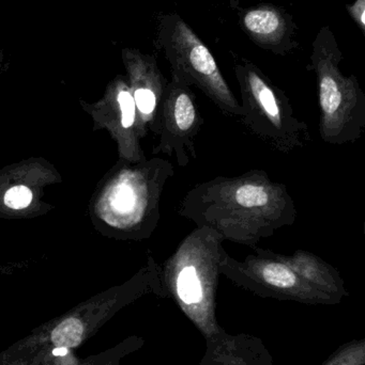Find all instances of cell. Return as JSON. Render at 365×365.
<instances>
[{"instance_id": "6da1fadb", "label": "cell", "mask_w": 365, "mask_h": 365, "mask_svg": "<svg viewBox=\"0 0 365 365\" xmlns=\"http://www.w3.org/2000/svg\"><path fill=\"white\" fill-rule=\"evenodd\" d=\"M178 215L196 227L214 230L223 240L254 248L297 220V206L286 185L264 170L216 177L188 191Z\"/></svg>"}, {"instance_id": "7a4b0ae2", "label": "cell", "mask_w": 365, "mask_h": 365, "mask_svg": "<svg viewBox=\"0 0 365 365\" xmlns=\"http://www.w3.org/2000/svg\"><path fill=\"white\" fill-rule=\"evenodd\" d=\"M174 175L173 164L162 158L141 163L118 160L90 197L92 227L104 237L119 242L151 237L160 222L165 185Z\"/></svg>"}, {"instance_id": "3957f363", "label": "cell", "mask_w": 365, "mask_h": 365, "mask_svg": "<svg viewBox=\"0 0 365 365\" xmlns=\"http://www.w3.org/2000/svg\"><path fill=\"white\" fill-rule=\"evenodd\" d=\"M342 60L334 31L324 26L313 41L310 68L319 90V136L332 145L356 143L365 130V94L357 77L343 73Z\"/></svg>"}, {"instance_id": "277c9868", "label": "cell", "mask_w": 365, "mask_h": 365, "mask_svg": "<svg viewBox=\"0 0 365 365\" xmlns=\"http://www.w3.org/2000/svg\"><path fill=\"white\" fill-rule=\"evenodd\" d=\"M241 96L239 122L266 145L289 154L311 143L308 124L296 115L291 100L259 66L248 60L235 63Z\"/></svg>"}, {"instance_id": "5b68a950", "label": "cell", "mask_w": 365, "mask_h": 365, "mask_svg": "<svg viewBox=\"0 0 365 365\" xmlns=\"http://www.w3.org/2000/svg\"><path fill=\"white\" fill-rule=\"evenodd\" d=\"M156 42L171 66V77L201 90L223 115L239 121V101L210 49L179 14L166 13L161 16Z\"/></svg>"}, {"instance_id": "8992f818", "label": "cell", "mask_w": 365, "mask_h": 365, "mask_svg": "<svg viewBox=\"0 0 365 365\" xmlns=\"http://www.w3.org/2000/svg\"><path fill=\"white\" fill-rule=\"evenodd\" d=\"M61 175L43 158H29L0 169V218L16 220L46 215L53 205L45 190L60 184Z\"/></svg>"}, {"instance_id": "52a82bcc", "label": "cell", "mask_w": 365, "mask_h": 365, "mask_svg": "<svg viewBox=\"0 0 365 365\" xmlns=\"http://www.w3.org/2000/svg\"><path fill=\"white\" fill-rule=\"evenodd\" d=\"M203 125L204 117L192 88L171 77L163 96L158 143L152 154L175 156L178 166L186 168L191 158H197L195 141Z\"/></svg>"}, {"instance_id": "ba28073f", "label": "cell", "mask_w": 365, "mask_h": 365, "mask_svg": "<svg viewBox=\"0 0 365 365\" xmlns=\"http://www.w3.org/2000/svg\"><path fill=\"white\" fill-rule=\"evenodd\" d=\"M90 115L94 130H106L117 145L118 160L141 163L147 160L141 147L136 108L128 81L119 77L109 85L104 96L96 103L81 101Z\"/></svg>"}, {"instance_id": "9c48e42d", "label": "cell", "mask_w": 365, "mask_h": 365, "mask_svg": "<svg viewBox=\"0 0 365 365\" xmlns=\"http://www.w3.org/2000/svg\"><path fill=\"white\" fill-rule=\"evenodd\" d=\"M124 62L141 137L145 138L149 132L158 135L161 107L169 81L152 56L128 51L124 55Z\"/></svg>"}, {"instance_id": "30bf717a", "label": "cell", "mask_w": 365, "mask_h": 365, "mask_svg": "<svg viewBox=\"0 0 365 365\" xmlns=\"http://www.w3.org/2000/svg\"><path fill=\"white\" fill-rule=\"evenodd\" d=\"M239 24L253 43L276 55L285 56L297 48V25L280 6L259 4L244 9Z\"/></svg>"}, {"instance_id": "8fae6325", "label": "cell", "mask_w": 365, "mask_h": 365, "mask_svg": "<svg viewBox=\"0 0 365 365\" xmlns=\"http://www.w3.org/2000/svg\"><path fill=\"white\" fill-rule=\"evenodd\" d=\"M276 257L309 283L331 289L338 282L334 268L310 251L296 250L289 255L276 252Z\"/></svg>"}, {"instance_id": "7c38bea8", "label": "cell", "mask_w": 365, "mask_h": 365, "mask_svg": "<svg viewBox=\"0 0 365 365\" xmlns=\"http://www.w3.org/2000/svg\"><path fill=\"white\" fill-rule=\"evenodd\" d=\"M84 327L76 317H69L56 326L51 331V342L57 349H72L79 346L83 339Z\"/></svg>"}, {"instance_id": "4fadbf2b", "label": "cell", "mask_w": 365, "mask_h": 365, "mask_svg": "<svg viewBox=\"0 0 365 365\" xmlns=\"http://www.w3.org/2000/svg\"><path fill=\"white\" fill-rule=\"evenodd\" d=\"M347 12L351 15L356 25L362 34L365 32V0H354L353 4H347Z\"/></svg>"}, {"instance_id": "5bb4252c", "label": "cell", "mask_w": 365, "mask_h": 365, "mask_svg": "<svg viewBox=\"0 0 365 365\" xmlns=\"http://www.w3.org/2000/svg\"><path fill=\"white\" fill-rule=\"evenodd\" d=\"M2 51H0V68H1V64H2Z\"/></svg>"}]
</instances>
